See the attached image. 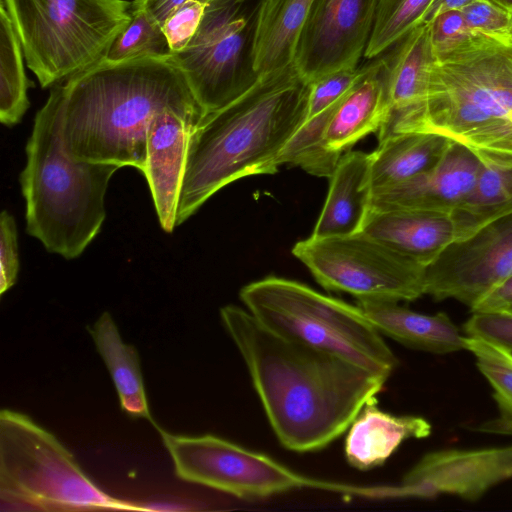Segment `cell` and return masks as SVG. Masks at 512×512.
Returning <instances> with one entry per match:
<instances>
[{
  "mask_svg": "<svg viewBox=\"0 0 512 512\" xmlns=\"http://www.w3.org/2000/svg\"><path fill=\"white\" fill-rule=\"evenodd\" d=\"M308 95L309 83L291 64L206 114L190 135L176 225L226 185L276 173L283 148L306 120Z\"/></svg>",
  "mask_w": 512,
  "mask_h": 512,
  "instance_id": "3",
  "label": "cell"
},
{
  "mask_svg": "<svg viewBox=\"0 0 512 512\" xmlns=\"http://www.w3.org/2000/svg\"><path fill=\"white\" fill-rule=\"evenodd\" d=\"M371 159V153L363 151L341 156L311 236H344L363 230L371 209Z\"/></svg>",
  "mask_w": 512,
  "mask_h": 512,
  "instance_id": "18",
  "label": "cell"
},
{
  "mask_svg": "<svg viewBox=\"0 0 512 512\" xmlns=\"http://www.w3.org/2000/svg\"><path fill=\"white\" fill-rule=\"evenodd\" d=\"M239 296L256 319L285 338L338 355L386 378L398 365L383 335L357 305L275 276L245 285Z\"/></svg>",
  "mask_w": 512,
  "mask_h": 512,
  "instance_id": "6",
  "label": "cell"
},
{
  "mask_svg": "<svg viewBox=\"0 0 512 512\" xmlns=\"http://www.w3.org/2000/svg\"><path fill=\"white\" fill-rule=\"evenodd\" d=\"M466 350L476 358L479 371L490 382L499 408V417L479 426L489 433L512 434V352L466 336Z\"/></svg>",
  "mask_w": 512,
  "mask_h": 512,
  "instance_id": "28",
  "label": "cell"
},
{
  "mask_svg": "<svg viewBox=\"0 0 512 512\" xmlns=\"http://www.w3.org/2000/svg\"><path fill=\"white\" fill-rule=\"evenodd\" d=\"M476 0H434L420 23L429 24L438 15L450 10H462Z\"/></svg>",
  "mask_w": 512,
  "mask_h": 512,
  "instance_id": "40",
  "label": "cell"
},
{
  "mask_svg": "<svg viewBox=\"0 0 512 512\" xmlns=\"http://www.w3.org/2000/svg\"><path fill=\"white\" fill-rule=\"evenodd\" d=\"M24 53L4 2L0 3V121L18 124L30 102L27 91L33 83L26 76Z\"/></svg>",
  "mask_w": 512,
  "mask_h": 512,
  "instance_id": "27",
  "label": "cell"
},
{
  "mask_svg": "<svg viewBox=\"0 0 512 512\" xmlns=\"http://www.w3.org/2000/svg\"><path fill=\"white\" fill-rule=\"evenodd\" d=\"M429 24L436 56L451 51L474 34L467 26L461 10L444 12Z\"/></svg>",
  "mask_w": 512,
  "mask_h": 512,
  "instance_id": "36",
  "label": "cell"
},
{
  "mask_svg": "<svg viewBox=\"0 0 512 512\" xmlns=\"http://www.w3.org/2000/svg\"><path fill=\"white\" fill-rule=\"evenodd\" d=\"M314 0H261L253 35L258 76L294 64L298 40Z\"/></svg>",
  "mask_w": 512,
  "mask_h": 512,
  "instance_id": "24",
  "label": "cell"
},
{
  "mask_svg": "<svg viewBox=\"0 0 512 512\" xmlns=\"http://www.w3.org/2000/svg\"><path fill=\"white\" fill-rule=\"evenodd\" d=\"M481 167L474 150L451 141L431 169L372 194L370 210L412 209L450 213L470 192Z\"/></svg>",
  "mask_w": 512,
  "mask_h": 512,
  "instance_id": "15",
  "label": "cell"
},
{
  "mask_svg": "<svg viewBox=\"0 0 512 512\" xmlns=\"http://www.w3.org/2000/svg\"><path fill=\"white\" fill-rule=\"evenodd\" d=\"M431 433L430 423L414 415H394L378 407L376 397L368 400L351 423L344 444L350 466L366 471L383 465L400 444Z\"/></svg>",
  "mask_w": 512,
  "mask_h": 512,
  "instance_id": "19",
  "label": "cell"
},
{
  "mask_svg": "<svg viewBox=\"0 0 512 512\" xmlns=\"http://www.w3.org/2000/svg\"><path fill=\"white\" fill-rule=\"evenodd\" d=\"M369 68L368 64L328 73L309 83L307 117L311 118L339 103Z\"/></svg>",
  "mask_w": 512,
  "mask_h": 512,
  "instance_id": "32",
  "label": "cell"
},
{
  "mask_svg": "<svg viewBox=\"0 0 512 512\" xmlns=\"http://www.w3.org/2000/svg\"><path fill=\"white\" fill-rule=\"evenodd\" d=\"M466 336L483 339L512 352V316L472 313L463 325Z\"/></svg>",
  "mask_w": 512,
  "mask_h": 512,
  "instance_id": "37",
  "label": "cell"
},
{
  "mask_svg": "<svg viewBox=\"0 0 512 512\" xmlns=\"http://www.w3.org/2000/svg\"><path fill=\"white\" fill-rule=\"evenodd\" d=\"M261 0H210L189 44L172 59L205 115L247 91L258 79L252 47Z\"/></svg>",
  "mask_w": 512,
  "mask_h": 512,
  "instance_id": "9",
  "label": "cell"
},
{
  "mask_svg": "<svg viewBox=\"0 0 512 512\" xmlns=\"http://www.w3.org/2000/svg\"><path fill=\"white\" fill-rule=\"evenodd\" d=\"M171 56L172 50L162 26L143 7L132 4L129 22L114 38L102 59L116 63L140 57Z\"/></svg>",
  "mask_w": 512,
  "mask_h": 512,
  "instance_id": "30",
  "label": "cell"
},
{
  "mask_svg": "<svg viewBox=\"0 0 512 512\" xmlns=\"http://www.w3.org/2000/svg\"><path fill=\"white\" fill-rule=\"evenodd\" d=\"M512 14V0H488Z\"/></svg>",
  "mask_w": 512,
  "mask_h": 512,
  "instance_id": "41",
  "label": "cell"
},
{
  "mask_svg": "<svg viewBox=\"0 0 512 512\" xmlns=\"http://www.w3.org/2000/svg\"><path fill=\"white\" fill-rule=\"evenodd\" d=\"M512 477V445L484 449H443L424 455L403 476L402 497L452 494L475 501Z\"/></svg>",
  "mask_w": 512,
  "mask_h": 512,
  "instance_id": "14",
  "label": "cell"
},
{
  "mask_svg": "<svg viewBox=\"0 0 512 512\" xmlns=\"http://www.w3.org/2000/svg\"><path fill=\"white\" fill-rule=\"evenodd\" d=\"M434 133L474 151L512 152V46L480 33L436 56L417 107L388 118L378 140Z\"/></svg>",
  "mask_w": 512,
  "mask_h": 512,
  "instance_id": "4",
  "label": "cell"
},
{
  "mask_svg": "<svg viewBox=\"0 0 512 512\" xmlns=\"http://www.w3.org/2000/svg\"><path fill=\"white\" fill-rule=\"evenodd\" d=\"M183 481L242 499H260L302 487L332 488L271 457L215 435L183 436L157 429Z\"/></svg>",
  "mask_w": 512,
  "mask_h": 512,
  "instance_id": "11",
  "label": "cell"
},
{
  "mask_svg": "<svg viewBox=\"0 0 512 512\" xmlns=\"http://www.w3.org/2000/svg\"><path fill=\"white\" fill-rule=\"evenodd\" d=\"M362 231L424 267L455 240L450 213L438 211L370 210Z\"/></svg>",
  "mask_w": 512,
  "mask_h": 512,
  "instance_id": "17",
  "label": "cell"
},
{
  "mask_svg": "<svg viewBox=\"0 0 512 512\" xmlns=\"http://www.w3.org/2000/svg\"><path fill=\"white\" fill-rule=\"evenodd\" d=\"M26 156L20 174L26 231L48 252L75 259L101 230L108 184L120 167L77 161L66 154L59 105L51 91L36 113Z\"/></svg>",
  "mask_w": 512,
  "mask_h": 512,
  "instance_id": "5",
  "label": "cell"
},
{
  "mask_svg": "<svg viewBox=\"0 0 512 512\" xmlns=\"http://www.w3.org/2000/svg\"><path fill=\"white\" fill-rule=\"evenodd\" d=\"M207 3L188 0L175 9L162 24L172 54L183 50L195 35Z\"/></svg>",
  "mask_w": 512,
  "mask_h": 512,
  "instance_id": "34",
  "label": "cell"
},
{
  "mask_svg": "<svg viewBox=\"0 0 512 512\" xmlns=\"http://www.w3.org/2000/svg\"><path fill=\"white\" fill-rule=\"evenodd\" d=\"M481 167L468 195L450 212L455 240L512 214V152L475 151Z\"/></svg>",
  "mask_w": 512,
  "mask_h": 512,
  "instance_id": "22",
  "label": "cell"
},
{
  "mask_svg": "<svg viewBox=\"0 0 512 512\" xmlns=\"http://www.w3.org/2000/svg\"><path fill=\"white\" fill-rule=\"evenodd\" d=\"M57 98L66 154L77 161L131 166L142 173L153 118L175 109L205 116L171 57L103 59L50 90Z\"/></svg>",
  "mask_w": 512,
  "mask_h": 512,
  "instance_id": "2",
  "label": "cell"
},
{
  "mask_svg": "<svg viewBox=\"0 0 512 512\" xmlns=\"http://www.w3.org/2000/svg\"><path fill=\"white\" fill-rule=\"evenodd\" d=\"M512 274V214L452 241L425 268V290L437 301L452 298L470 309Z\"/></svg>",
  "mask_w": 512,
  "mask_h": 512,
  "instance_id": "12",
  "label": "cell"
},
{
  "mask_svg": "<svg viewBox=\"0 0 512 512\" xmlns=\"http://www.w3.org/2000/svg\"><path fill=\"white\" fill-rule=\"evenodd\" d=\"M0 499L26 510L148 511L103 491L54 434L10 409L0 413Z\"/></svg>",
  "mask_w": 512,
  "mask_h": 512,
  "instance_id": "7",
  "label": "cell"
},
{
  "mask_svg": "<svg viewBox=\"0 0 512 512\" xmlns=\"http://www.w3.org/2000/svg\"><path fill=\"white\" fill-rule=\"evenodd\" d=\"M17 226L6 210L0 215V294L7 292L17 281L19 273Z\"/></svg>",
  "mask_w": 512,
  "mask_h": 512,
  "instance_id": "35",
  "label": "cell"
},
{
  "mask_svg": "<svg viewBox=\"0 0 512 512\" xmlns=\"http://www.w3.org/2000/svg\"><path fill=\"white\" fill-rule=\"evenodd\" d=\"M267 419L288 450L318 451L349 429L388 378L338 355L285 338L247 309H220Z\"/></svg>",
  "mask_w": 512,
  "mask_h": 512,
  "instance_id": "1",
  "label": "cell"
},
{
  "mask_svg": "<svg viewBox=\"0 0 512 512\" xmlns=\"http://www.w3.org/2000/svg\"><path fill=\"white\" fill-rule=\"evenodd\" d=\"M88 331L115 385L121 409L130 417L143 418L157 429L145 391L137 349L123 341L109 312H103Z\"/></svg>",
  "mask_w": 512,
  "mask_h": 512,
  "instance_id": "26",
  "label": "cell"
},
{
  "mask_svg": "<svg viewBox=\"0 0 512 512\" xmlns=\"http://www.w3.org/2000/svg\"><path fill=\"white\" fill-rule=\"evenodd\" d=\"M43 88L96 64L131 17L127 0H2Z\"/></svg>",
  "mask_w": 512,
  "mask_h": 512,
  "instance_id": "8",
  "label": "cell"
},
{
  "mask_svg": "<svg viewBox=\"0 0 512 512\" xmlns=\"http://www.w3.org/2000/svg\"><path fill=\"white\" fill-rule=\"evenodd\" d=\"M434 0H381L364 58L374 59L420 24Z\"/></svg>",
  "mask_w": 512,
  "mask_h": 512,
  "instance_id": "31",
  "label": "cell"
},
{
  "mask_svg": "<svg viewBox=\"0 0 512 512\" xmlns=\"http://www.w3.org/2000/svg\"><path fill=\"white\" fill-rule=\"evenodd\" d=\"M392 48L384 57L388 118L417 107L426 96L436 61L430 24L416 25Z\"/></svg>",
  "mask_w": 512,
  "mask_h": 512,
  "instance_id": "23",
  "label": "cell"
},
{
  "mask_svg": "<svg viewBox=\"0 0 512 512\" xmlns=\"http://www.w3.org/2000/svg\"><path fill=\"white\" fill-rule=\"evenodd\" d=\"M470 311L512 316V274L486 294Z\"/></svg>",
  "mask_w": 512,
  "mask_h": 512,
  "instance_id": "38",
  "label": "cell"
},
{
  "mask_svg": "<svg viewBox=\"0 0 512 512\" xmlns=\"http://www.w3.org/2000/svg\"><path fill=\"white\" fill-rule=\"evenodd\" d=\"M339 103L302 123L283 148L279 165L299 166L312 175L330 178L342 155L326 146L324 136Z\"/></svg>",
  "mask_w": 512,
  "mask_h": 512,
  "instance_id": "29",
  "label": "cell"
},
{
  "mask_svg": "<svg viewBox=\"0 0 512 512\" xmlns=\"http://www.w3.org/2000/svg\"><path fill=\"white\" fill-rule=\"evenodd\" d=\"M474 33L505 43L512 35V14L488 0H476L461 10Z\"/></svg>",
  "mask_w": 512,
  "mask_h": 512,
  "instance_id": "33",
  "label": "cell"
},
{
  "mask_svg": "<svg viewBox=\"0 0 512 512\" xmlns=\"http://www.w3.org/2000/svg\"><path fill=\"white\" fill-rule=\"evenodd\" d=\"M292 254L330 291L361 299L413 301L425 290V268L363 231L297 242Z\"/></svg>",
  "mask_w": 512,
  "mask_h": 512,
  "instance_id": "10",
  "label": "cell"
},
{
  "mask_svg": "<svg viewBox=\"0 0 512 512\" xmlns=\"http://www.w3.org/2000/svg\"><path fill=\"white\" fill-rule=\"evenodd\" d=\"M389 112L385 59L378 56L334 111L325 131L326 146L343 155L363 137L377 133Z\"/></svg>",
  "mask_w": 512,
  "mask_h": 512,
  "instance_id": "20",
  "label": "cell"
},
{
  "mask_svg": "<svg viewBox=\"0 0 512 512\" xmlns=\"http://www.w3.org/2000/svg\"><path fill=\"white\" fill-rule=\"evenodd\" d=\"M505 44L512 46V35L506 40Z\"/></svg>",
  "mask_w": 512,
  "mask_h": 512,
  "instance_id": "42",
  "label": "cell"
},
{
  "mask_svg": "<svg viewBox=\"0 0 512 512\" xmlns=\"http://www.w3.org/2000/svg\"><path fill=\"white\" fill-rule=\"evenodd\" d=\"M451 141L425 132L396 133L380 140L371 153L372 194L434 167Z\"/></svg>",
  "mask_w": 512,
  "mask_h": 512,
  "instance_id": "25",
  "label": "cell"
},
{
  "mask_svg": "<svg viewBox=\"0 0 512 512\" xmlns=\"http://www.w3.org/2000/svg\"><path fill=\"white\" fill-rule=\"evenodd\" d=\"M381 0H314L296 47L294 66L307 82L359 66Z\"/></svg>",
  "mask_w": 512,
  "mask_h": 512,
  "instance_id": "13",
  "label": "cell"
},
{
  "mask_svg": "<svg viewBox=\"0 0 512 512\" xmlns=\"http://www.w3.org/2000/svg\"><path fill=\"white\" fill-rule=\"evenodd\" d=\"M357 306L382 335L406 347L435 354L466 350V336L445 313L428 315L375 299L357 300Z\"/></svg>",
  "mask_w": 512,
  "mask_h": 512,
  "instance_id": "21",
  "label": "cell"
},
{
  "mask_svg": "<svg viewBox=\"0 0 512 512\" xmlns=\"http://www.w3.org/2000/svg\"><path fill=\"white\" fill-rule=\"evenodd\" d=\"M199 120L175 109H165L152 120L147 133L143 172L161 228L171 233L185 171L190 135Z\"/></svg>",
  "mask_w": 512,
  "mask_h": 512,
  "instance_id": "16",
  "label": "cell"
},
{
  "mask_svg": "<svg viewBox=\"0 0 512 512\" xmlns=\"http://www.w3.org/2000/svg\"><path fill=\"white\" fill-rule=\"evenodd\" d=\"M188 0H133V4L143 7L161 26L169 15ZM208 3L210 0H199Z\"/></svg>",
  "mask_w": 512,
  "mask_h": 512,
  "instance_id": "39",
  "label": "cell"
}]
</instances>
